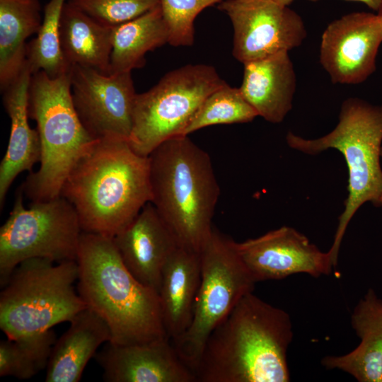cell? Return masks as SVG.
<instances>
[{"label":"cell","instance_id":"cell-1","mask_svg":"<svg viewBox=\"0 0 382 382\" xmlns=\"http://www.w3.org/2000/svg\"><path fill=\"white\" fill-rule=\"evenodd\" d=\"M293 335L287 312L248 293L208 337L196 382H289Z\"/></svg>","mask_w":382,"mask_h":382},{"label":"cell","instance_id":"cell-2","mask_svg":"<svg viewBox=\"0 0 382 382\" xmlns=\"http://www.w3.org/2000/svg\"><path fill=\"white\" fill-rule=\"evenodd\" d=\"M61 195L74 207L83 231L112 238L151 202L149 158L127 140L98 139L69 175Z\"/></svg>","mask_w":382,"mask_h":382},{"label":"cell","instance_id":"cell-3","mask_svg":"<svg viewBox=\"0 0 382 382\" xmlns=\"http://www.w3.org/2000/svg\"><path fill=\"white\" fill-rule=\"evenodd\" d=\"M76 262L77 292L108 324L109 342L127 345L169 337L158 291L132 275L112 237L82 231Z\"/></svg>","mask_w":382,"mask_h":382},{"label":"cell","instance_id":"cell-4","mask_svg":"<svg viewBox=\"0 0 382 382\" xmlns=\"http://www.w3.org/2000/svg\"><path fill=\"white\" fill-rule=\"evenodd\" d=\"M149 158L151 202L178 245L200 253L214 228L220 195L209 155L181 135L160 144Z\"/></svg>","mask_w":382,"mask_h":382},{"label":"cell","instance_id":"cell-5","mask_svg":"<svg viewBox=\"0 0 382 382\" xmlns=\"http://www.w3.org/2000/svg\"><path fill=\"white\" fill-rule=\"evenodd\" d=\"M28 112L37 123L41 159L38 170L30 172L21 186L31 202L50 200L61 196L69 175L98 139L86 130L76 110L70 71L57 78L42 71L32 74Z\"/></svg>","mask_w":382,"mask_h":382},{"label":"cell","instance_id":"cell-6","mask_svg":"<svg viewBox=\"0 0 382 382\" xmlns=\"http://www.w3.org/2000/svg\"><path fill=\"white\" fill-rule=\"evenodd\" d=\"M286 141L290 148L306 154L316 155L333 149L344 156L348 170V195L328 250L336 266L349 223L366 202L378 207L382 192V105L349 98L343 101L338 123L331 132L311 139L289 132Z\"/></svg>","mask_w":382,"mask_h":382},{"label":"cell","instance_id":"cell-7","mask_svg":"<svg viewBox=\"0 0 382 382\" xmlns=\"http://www.w3.org/2000/svg\"><path fill=\"white\" fill-rule=\"evenodd\" d=\"M31 258L13 271L0 294V328L7 338L39 334L70 322L87 306L74 284L76 260Z\"/></svg>","mask_w":382,"mask_h":382},{"label":"cell","instance_id":"cell-8","mask_svg":"<svg viewBox=\"0 0 382 382\" xmlns=\"http://www.w3.org/2000/svg\"><path fill=\"white\" fill-rule=\"evenodd\" d=\"M234 242L213 228L199 253L201 279L190 325L171 340L193 373L210 334L256 284Z\"/></svg>","mask_w":382,"mask_h":382},{"label":"cell","instance_id":"cell-9","mask_svg":"<svg viewBox=\"0 0 382 382\" xmlns=\"http://www.w3.org/2000/svg\"><path fill=\"white\" fill-rule=\"evenodd\" d=\"M225 83L207 64H187L168 72L149 91L137 93L130 146L149 156L168 139L185 135L204 100Z\"/></svg>","mask_w":382,"mask_h":382},{"label":"cell","instance_id":"cell-10","mask_svg":"<svg viewBox=\"0 0 382 382\" xmlns=\"http://www.w3.org/2000/svg\"><path fill=\"white\" fill-rule=\"evenodd\" d=\"M23 190H17L13 209L0 228V284L15 268L31 258L55 263L76 260L82 229L76 211L62 195L23 204Z\"/></svg>","mask_w":382,"mask_h":382},{"label":"cell","instance_id":"cell-11","mask_svg":"<svg viewBox=\"0 0 382 382\" xmlns=\"http://www.w3.org/2000/svg\"><path fill=\"white\" fill-rule=\"evenodd\" d=\"M217 8L231 20L232 53L243 64L289 52L307 36L301 16L274 0H224Z\"/></svg>","mask_w":382,"mask_h":382},{"label":"cell","instance_id":"cell-12","mask_svg":"<svg viewBox=\"0 0 382 382\" xmlns=\"http://www.w3.org/2000/svg\"><path fill=\"white\" fill-rule=\"evenodd\" d=\"M131 73L105 74L91 68L71 66L74 104L95 139L129 140L137 96Z\"/></svg>","mask_w":382,"mask_h":382},{"label":"cell","instance_id":"cell-13","mask_svg":"<svg viewBox=\"0 0 382 382\" xmlns=\"http://www.w3.org/2000/svg\"><path fill=\"white\" fill-rule=\"evenodd\" d=\"M381 43L382 19L378 13H347L325 29L320 62L333 83L358 84L375 71Z\"/></svg>","mask_w":382,"mask_h":382},{"label":"cell","instance_id":"cell-14","mask_svg":"<svg viewBox=\"0 0 382 382\" xmlns=\"http://www.w3.org/2000/svg\"><path fill=\"white\" fill-rule=\"evenodd\" d=\"M234 245L256 283L300 273L318 278L330 274L335 267L329 251H321L305 235L289 226L235 241Z\"/></svg>","mask_w":382,"mask_h":382},{"label":"cell","instance_id":"cell-15","mask_svg":"<svg viewBox=\"0 0 382 382\" xmlns=\"http://www.w3.org/2000/svg\"><path fill=\"white\" fill-rule=\"evenodd\" d=\"M108 382H196L171 339L118 345L108 342L96 354Z\"/></svg>","mask_w":382,"mask_h":382},{"label":"cell","instance_id":"cell-16","mask_svg":"<svg viewBox=\"0 0 382 382\" xmlns=\"http://www.w3.org/2000/svg\"><path fill=\"white\" fill-rule=\"evenodd\" d=\"M112 239L132 275L158 293L163 267L179 245L154 204L148 202Z\"/></svg>","mask_w":382,"mask_h":382},{"label":"cell","instance_id":"cell-17","mask_svg":"<svg viewBox=\"0 0 382 382\" xmlns=\"http://www.w3.org/2000/svg\"><path fill=\"white\" fill-rule=\"evenodd\" d=\"M32 74L27 64L19 76L3 93V103L11 120L8 144L0 164V207L16 178L31 172L41 159V142L37 129L28 122V92Z\"/></svg>","mask_w":382,"mask_h":382},{"label":"cell","instance_id":"cell-18","mask_svg":"<svg viewBox=\"0 0 382 382\" xmlns=\"http://www.w3.org/2000/svg\"><path fill=\"white\" fill-rule=\"evenodd\" d=\"M239 87L243 97L258 116L266 121L282 122L292 108L296 76L289 52L243 64Z\"/></svg>","mask_w":382,"mask_h":382},{"label":"cell","instance_id":"cell-19","mask_svg":"<svg viewBox=\"0 0 382 382\" xmlns=\"http://www.w3.org/2000/svg\"><path fill=\"white\" fill-rule=\"evenodd\" d=\"M351 325L360 340L358 346L344 355L323 357L322 365L345 371L359 382H382V299L373 289L355 306Z\"/></svg>","mask_w":382,"mask_h":382},{"label":"cell","instance_id":"cell-20","mask_svg":"<svg viewBox=\"0 0 382 382\" xmlns=\"http://www.w3.org/2000/svg\"><path fill=\"white\" fill-rule=\"evenodd\" d=\"M110 340L111 332L106 322L86 307L70 321L69 329L53 345L45 381H79L98 348Z\"/></svg>","mask_w":382,"mask_h":382},{"label":"cell","instance_id":"cell-21","mask_svg":"<svg viewBox=\"0 0 382 382\" xmlns=\"http://www.w3.org/2000/svg\"><path fill=\"white\" fill-rule=\"evenodd\" d=\"M200 279V253L178 245L163 267L158 291L164 326L171 340L190 325Z\"/></svg>","mask_w":382,"mask_h":382},{"label":"cell","instance_id":"cell-22","mask_svg":"<svg viewBox=\"0 0 382 382\" xmlns=\"http://www.w3.org/2000/svg\"><path fill=\"white\" fill-rule=\"evenodd\" d=\"M112 28L66 2L60 22V44L69 65L110 74Z\"/></svg>","mask_w":382,"mask_h":382},{"label":"cell","instance_id":"cell-23","mask_svg":"<svg viewBox=\"0 0 382 382\" xmlns=\"http://www.w3.org/2000/svg\"><path fill=\"white\" fill-rule=\"evenodd\" d=\"M39 0H0V87L1 93L26 66V40L42 24Z\"/></svg>","mask_w":382,"mask_h":382},{"label":"cell","instance_id":"cell-24","mask_svg":"<svg viewBox=\"0 0 382 382\" xmlns=\"http://www.w3.org/2000/svg\"><path fill=\"white\" fill-rule=\"evenodd\" d=\"M169 33L160 5L112 28L110 74L132 72L146 64L145 55L168 43Z\"/></svg>","mask_w":382,"mask_h":382},{"label":"cell","instance_id":"cell-25","mask_svg":"<svg viewBox=\"0 0 382 382\" xmlns=\"http://www.w3.org/2000/svg\"><path fill=\"white\" fill-rule=\"evenodd\" d=\"M66 1L50 0L44 7L40 28L27 45L26 64L32 74L42 71L57 78L70 71L60 44L61 16Z\"/></svg>","mask_w":382,"mask_h":382},{"label":"cell","instance_id":"cell-26","mask_svg":"<svg viewBox=\"0 0 382 382\" xmlns=\"http://www.w3.org/2000/svg\"><path fill=\"white\" fill-rule=\"evenodd\" d=\"M51 329L36 335L0 342V376L29 379L46 369L56 342Z\"/></svg>","mask_w":382,"mask_h":382},{"label":"cell","instance_id":"cell-27","mask_svg":"<svg viewBox=\"0 0 382 382\" xmlns=\"http://www.w3.org/2000/svg\"><path fill=\"white\" fill-rule=\"evenodd\" d=\"M258 116L239 88L226 82L212 92L195 112L184 134L216 125L252 122Z\"/></svg>","mask_w":382,"mask_h":382},{"label":"cell","instance_id":"cell-28","mask_svg":"<svg viewBox=\"0 0 382 382\" xmlns=\"http://www.w3.org/2000/svg\"><path fill=\"white\" fill-rule=\"evenodd\" d=\"M224 0H159L169 33L168 44L188 47L195 41L194 21L207 7Z\"/></svg>","mask_w":382,"mask_h":382},{"label":"cell","instance_id":"cell-29","mask_svg":"<svg viewBox=\"0 0 382 382\" xmlns=\"http://www.w3.org/2000/svg\"><path fill=\"white\" fill-rule=\"evenodd\" d=\"M66 2L111 27L131 21L160 5L159 0H67Z\"/></svg>","mask_w":382,"mask_h":382},{"label":"cell","instance_id":"cell-30","mask_svg":"<svg viewBox=\"0 0 382 382\" xmlns=\"http://www.w3.org/2000/svg\"><path fill=\"white\" fill-rule=\"evenodd\" d=\"M277 3L284 5V6H289L295 0H274ZM311 1H317V0H311ZM348 1H358L366 5L369 8L371 9L378 12L381 6H382V0H348Z\"/></svg>","mask_w":382,"mask_h":382},{"label":"cell","instance_id":"cell-31","mask_svg":"<svg viewBox=\"0 0 382 382\" xmlns=\"http://www.w3.org/2000/svg\"><path fill=\"white\" fill-rule=\"evenodd\" d=\"M381 160H382V148H381ZM378 207L381 208V209H382V192H381V196L379 197Z\"/></svg>","mask_w":382,"mask_h":382},{"label":"cell","instance_id":"cell-32","mask_svg":"<svg viewBox=\"0 0 382 382\" xmlns=\"http://www.w3.org/2000/svg\"><path fill=\"white\" fill-rule=\"evenodd\" d=\"M377 13L381 16V18L382 19V6H381L380 10L377 12Z\"/></svg>","mask_w":382,"mask_h":382}]
</instances>
